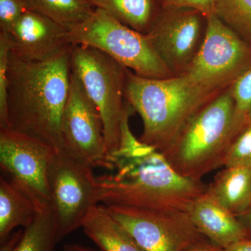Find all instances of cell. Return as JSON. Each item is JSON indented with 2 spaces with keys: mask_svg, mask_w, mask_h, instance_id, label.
<instances>
[{
  "mask_svg": "<svg viewBox=\"0 0 251 251\" xmlns=\"http://www.w3.org/2000/svg\"><path fill=\"white\" fill-rule=\"evenodd\" d=\"M70 68L97 106L109 154L120 146L122 125L128 103L125 100L127 68L91 46H73Z\"/></svg>",
  "mask_w": 251,
  "mask_h": 251,
  "instance_id": "cell-5",
  "label": "cell"
},
{
  "mask_svg": "<svg viewBox=\"0 0 251 251\" xmlns=\"http://www.w3.org/2000/svg\"><path fill=\"white\" fill-rule=\"evenodd\" d=\"M135 112L128 105L122 122L120 148L110 155L115 173L96 176L99 204L191 212L205 194L207 185L181 176L161 152L135 138L128 125Z\"/></svg>",
  "mask_w": 251,
  "mask_h": 251,
  "instance_id": "cell-1",
  "label": "cell"
},
{
  "mask_svg": "<svg viewBox=\"0 0 251 251\" xmlns=\"http://www.w3.org/2000/svg\"><path fill=\"white\" fill-rule=\"evenodd\" d=\"M61 251H101L99 249H94L85 246L80 245V244H67L64 246L62 250Z\"/></svg>",
  "mask_w": 251,
  "mask_h": 251,
  "instance_id": "cell-31",
  "label": "cell"
},
{
  "mask_svg": "<svg viewBox=\"0 0 251 251\" xmlns=\"http://www.w3.org/2000/svg\"><path fill=\"white\" fill-rule=\"evenodd\" d=\"M11 43L7 33L0 31V128L7 127V71Z\"/></svg>",
  "mask_w": 251,
  "mask_h": 251,
  "instance_id": "cell-24",
  "label": "cell"
},
{
  "mask_svg": "<svg viewBox=\"0 0 251 251\" xmlns=\"http://www.w3.org/2000/svg\"><path fill=\"white\" fill-rule=\"evenodd\" d=\"M190 215L200 232L222 249L251 239V234L237 216L218 204L206 192L195 203Z\"/></svg>",
  "mask_w": 251,
  "mask_h": 251,
  "instance_id": "cell-14",
  "label": "cell"
},
{
  "mask_svg": "<svg viewBox=\"0 0 251 251\" xmlns=\"http://www.w3.org/2000/svg\"><path fill=\"white\" fill-rule=\"evenodd\" d=\"M161 7L188 8L197 10L206 17L214 14V0H158Z\"/></svg>",
  "mask_w": 251,
  "mask_h": 251,
  "instance_id": "cell-26",
  "label": "cell"
},
{
  "mask_svg": "<svg viewBox=\"0 0 251 251\" xmlns=\"http://www.w3.org/2000/svg\"><path fill=\"white\" fill-rule=\"evenodd\" d=\"M69 29L40 14L26 10L8 32L11 52L30 62H45L72 49Z\"/></svg>",
  "mask_w": 251,
  "mask_h": 251,
  "instance_id": "cell-13",
  "label": "cell"
},
{
  "mask_svg": "<svg viewBox=\"0 0 251 251\" xmlns=\"http://www.w3.org/2000/svg\"><path fill=\"white\" fill-rule=\"evenodd\" d=\"M46 206H41L14 181L0 179V242L15 229L27 227Z\"/></svg>",
  "mask_w": 251,
  "mask_h": 251,
  "instance_id": "cell-15",
  "label": "cell"
},
{
  "mask_svg": "<svg viewBox=\"0 0 251 251\" xmlns=\"http://www.w3.org/2000/svg\"><path fill=\"white\" fill-rule=\"evenodd\" d=\"M234 120V103L228 87L196 112L161 153L176 173L201 181L224 167L235 139Z\"/></svg>",
  "mask_w": 251,
  "mask_h": 251,
  "instance_id": "cell-4",
  "label": "cell"
},
{
  "mask_svg": "<svg viewBox=\"0 0 251 251\" xmlns=\"http://www.w3.org/2000/svg\"><path fill=\"white\" fill-rule=\"evenodd\" d=\"M93 170L69 156L56 152L49 173L51 201L57 243L82 227L91 208L99 204Z\"/></svg>",
  "mask_w": 251,
  "mask_h": 251,
  "instance_id": "cell-8",
  "label": "cell"
},
{
  "mask_svg": "<svg viewBox=\"0 0 251 251\" xmlns=\"http://www.w3.org/2000/svg\"><path fill=\"white\" fill-rule=\"evenodd\" d=\"M57 243L53 215L49 205L37 214L29 226L23 228L15 251H55Z\"/></svg>",
  "mask_w": 251,
  "mask_h": 251,
  "instance_id": "cell-20",
  "label": "cell"
},
{
  "mask_svg": "<svg viewBox=\"0 0 251 251\" xmlns=\"http://www.w3.org/2000/svg\"><path fill=\"white\" fill-rule=\"evenodd\" d=\"M251 166V121L231 145L224 167Z\"/></svg>",
  "mask_w": 251,
  "mask_h": 251,
  "instance_id": "cell-23",
  "label": "cell"
},
{
  "mask_svg": "<svg viewBox=\"0 0 251 251\" xmlns=\"http://www.w3.org/2000/svg\"><path fill=\"white\" fill-rule=\"evenodd\" d=\"M52 147L9 128H0V166L42 206L50 205V166L57 152Z\"/></svg>",
  "mask_w": 251,
  "mask_h": 251,
  "instance_id": "cell-12",
  "label": "cell"
},
{
  "mask_svg": "<svg viewBox=\"0 0 251 251\" xmlns=\"http://www.w3.org/2000/svg\"><path fill=\"white\" fill-rule=\"evenodd\" d=\"M214 14L251 45V0H214Z\"/></svg>",
  "mask_w": 251,
  "mask_h": 251,
  "instance_id": "cell-21",
  "label": "cell"
},
{
  "mask_svg": "<svg viewBox=\"0 0 251 251\" xmlns=\"http://www.w3.org/2000/svg\"><path fill=\"white\" fill-rule=\"evenodd\" d=\"M26 10L23 0H0V31L9 32Z\"/></svg>",
  "mask_w": 251,
  "mask_h": 251,
  "instance_id": "cell-25",
  "label": "cell"
},
{
  "mask_svg": "<svg viewBox=\"0 0 251 251\" xmlns=\"http://www.w3.org/2000/svg\"><path fill=\"white\" fill-rule=\"evenodd\" d=\"M207 17L188 8L161 7L146 34L173 76L186 74L204 39Z\"/></svg>",
  "mask_w": 251,
  "mask_h": 251,
  "instance_id": "cell-10",
  "label": "cell"
},
{
  "mask_svg": "<svg viewBox=\"0 0 251 251\" xmlns=\"http://www.w3.org/2000/svg\"><path fill=\"white\" fill-rule=\"evenodd\" d=\"M251 67V44L213 14L207 17L202 46L184 75L201 87L221 92Z\"/></svg>",
  "mask_w": 251,
  "mask_h": 251,
  "instance_id": "cell-7",
  "label": "cell"
},
{
  "mask_svg": "<svg viewBox=\"0 0 251 251\" xmlns=\"http://www.w3.org/2000/svg\"><path fill=\"white\" fill-rule=\"evenodd\" d=\"M229 87L234 103V126L236 138L251 121V67Z\"/></svg>",
  "mask_w": 251,
  "mask_h": 251,
  "instance_id": "cell-22",
  "label": "cell"
},
{
  "mask_svg": "<svg viewBox=\"0 0 251 251\" xmlns=\"http://www.w3.org/2000/svg\"><path fill=\"white\" fill-rule=\"evenodd\" d=\"M71 50L39 62L9 54L6 128L57 151L62 149L61 120L70 87Z\"/></svg>",
  "mask_w": 251,
  "mask_h": 251,
  "instance_id": "cell-2",
  "label": "cell"
},
{
  "mask_svg": "<svg viewBox=\"0 0 251 251\" xmlns=\"http://www.w3.org/2000/svg\"><path fill=\"white\" fill-rule=\"evenodd\" d=\"M189 251H226L224 249L218 247L209 242L207 239H203L191 248Z\"/></svg>",
  "mask_w": 251,
  "mask_h": 251,
  "instance_id": "cell-28",
  "label": "cell"
},
{
  "mask_svg": "<svg viewBox=\"0 0 251 251\" xmlns=\"http://www.w3.org/2000/svg\"><path fill=\"white\" fill-rule=\"evenodd\" d=\"M226 251H251V239L241 241L225 249Z\"/></svg>",
  "mask_w": 251,
  "mask_h": 251,
  "instance_id": "cell-29",
  "label": "cell"
},
{
  "mask_svg": "<svg viewBox=\"0 0 251 251\" xmlns=\"http://www.w3.org/2000/svg\"><path fill=\"white\" fill-rule=\"evenodd\" d=\"M94 8L134 30L147 34L161 9L158 0H90Z\"/></svg>",
  "mask_w": 251,
  "mask_h": 251,
  "instance_id": "cell-18",
  "label": "cell"
},
{
  "mask_svg": "<svg viewBox=\"0 0 251 251\" xmlns=\"http://www.w3.org/2000/svg\"><path fill=\"white\" fill-rule=\"evenodd\" d=\"M62 150L92 168L114 171L104 139L101 116L71 71L70 87L61 120Z\"/></svg>",
  "mask_w": 251,
  "mask_h": 251,
  "instance_id": "cell-9",
  "label": "cell"
},
{
  "mask_svg": "<svg viewBox=\"0 0 251 251\" xmlns=\"http://www.w3.org/2000/svg\"><path fill=\"white\" fill-rule=\"evenodd\" d=\"M81 227L101 251H146L103 204L91 208Z\"/></svg>",
  "mask_w": 251,
  "mask_h": 251,
  "instance_id": "cell-17",
  "label": "cell"
},
{
  "mask_svg": "<svg viewBox=\"0 0 251 251\" xmlns=\"http://www.w3.org/2000/svg\"><path fill=\"white\" fill-rule=\"evenodd\" d=\"M106 207L146 251H189L206 239L193 224L190 213L122 205Z\"/></svg>",
  "mask_w": 251,
  "mask_h": 251,
  "instance_id": "cell-11",
  "label": "cell"
},
{
  "mask_svg": "<svg viewBox=\"0 0 251 251\" xmlns=\"http://www.w3.org/2000/svg\"><path fill=\"white\" fill-rule=\"evenodd\" d=\"M237 217L251 234V207Z\"/></svg>",
  "mask_w": 251,
  "mask_h": 251,
  "instance_id": "cell-30",
  "label": "cell"
},
{
  "mask_svg": "<svg viewBox=\"0 0 251 251\" xmlns=\"http://www.w3.org/2000/svg\"><path fill=\"white\" fill-rule=\"evenodd\" d=\"M69 40L73 46H88L102 51L139 76L173 77L146 34L122 24L103 10L94 8L88 19L70 29Z\"/></svg>",
  "mask_w": 251,
  "mask_h": 251,
  "instance_id": "cell-6",
  "label": "cell"
},
{
  "mask_svg": "<svg viewBox=\"0 0 251 251\" xmlns=\"http://www.w3.org/2000/svg\"><path fill=\"white\" fill-rule=\"evenodd\" d=\"M23 232V228L14 231L9 237L1 243L0 251H15L18 243L21 240Z\"/></svg>",
  "mask_w": 251,
  "mask_h": 251,
  "instance_id": "cell-27",
  "label": "cell"
},
{
  "mask_svg": "<svg viewBox=\"0 0 251 251\" xmlns=\"http://www.w3.org/2000/svg\"><path fill=\"white\" fill-rule=\"evenodd\" d=\"M221 92L196 85L185 75L148 78L127 69L125 100L143 120L140 140L161 153L186 122Z\"/></svg>",
  "mask_w": 251,
  "mask_h": 251,
  "instance_id": "cell-3",
  "label": "cell"
},
{
  "mask_svg": "<svg viewBox=\"0 0 251 251\" xmlns=\"http://www.w3.org/2000/svg\"><path fill=\"white\" fill-rule=\"evenodd\" d=\"M27 9L52 20L70 30L94 12L90 0H23Z\"/></svg>",
  "mask_w": 251,
  "mask_h": 251,
  "instance_id": "cell-19",
  "label": "cell"
},
{
  "mask_svg": "<svg viewBox=\"0 0 251 251\" xmlns=\"http://www.w3.org/2000/svg\"><path fill=\"white\" fill-rule=\"evenodd\" d=\"M206 193L238 216L251 207V166L225 167L216 175Z\"/></svg>",
  "mask_w": 251,
  "mask_h": 251,
  "instance_id": "cell-16",
  "label": "cell"
}]
</instances>
